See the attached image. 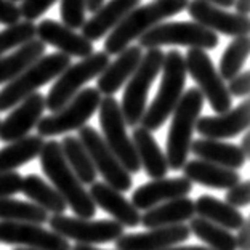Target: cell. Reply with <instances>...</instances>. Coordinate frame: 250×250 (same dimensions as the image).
Segmentation results:
<instances>
[{"label":"cell","instance_id":"cell-1","mask_svg":"<svg viewBox=\"0 0 250 250\" xmlns=\"http://www.w3.org/2000/svg\"><path fill=\"white\" fill-rule=\"evenodd\" d=\"M39 159H41L43 173L47 175L52 186L64 199L67 207H71L72 212L76 213V217L85 220L93 218L96 213L95 204L88 191L85 189L83 185L77 180V177L67 166L66 159L62 156L60 141H45Z\"/></svg>","mask_w":250,"mask_h":250},{"label":"cell","instance_id":"cell-2","mask_svg":"<svg viewBox=\"0 0 250 250\" xmlns=\"http://www.w3.org/2000/svg\"><path fill=\"white\" fill-rule=\"evenodd\" d=\"M189 0H154V2L136 7L111 31L104 41V53L119 55L130 47L145 32L152 29L159 22L186 10Z\"/></svg>","mask_w":250,"mask_h":250},{"label":"cell","instance_id":"cell-3","mask_svg":"<svg viewBox=\"0 0 250 250\" xmlns=\"http://www.w3.org/2000/svg\"><path fill=\"white\" fill-rule=\"evenodd\" d=\"M186 76L185 56L178 50H170L164 56L161 87H159L151 106L141 117V127L152 133L166 124L185 92Z\"/></svg>","mask_w":250,"mask_h":250},{"label":"cell","instance_id":"cell-4","mask_svg":"<svg viewBox=\"0 0 250 250\" xmlns=\"http://www.w3.org/2000/svg\"><path fill=\"white\" fill-rule=\"evenodd\" d=\"M202 107L204 96L197 87L183 92L177 107L172 112L173 117L168 128L167 147L164 152L167 157L168 168L178 172L186 164L192 143V133H194L196 122L201 116Z\"/></svg>","mask_w":250,"mask_h":250},{"label":"cell","instance_id":"cell-5","mask_svg":"<svg viewBox=\"0 0 250 250\" xmlns=\"http://www.w3.org/2000/svg\"><path fill=\"white\" fill-rule=\"evenodd\" d=\"M69 66L71 58L60 52L39 58L0 90V112L11 109L27 96L37 93L39 88L52 82Z\"/></svg>","mask_w":250,"mask_h":250},{"label":"cell","instance_id":"cell-6","mask_svg":"<svg viewBox=\"0 0 250 250\" xmlns=\"http://www.w3.org/2000/svg\"><path fill=\"white\" fill-rule=\"evenodd\" d=\"M164 56L161 48H151L143 55L136 71L127 81V87L122 96L121 111L127 127H136L141 122L146 111V100L152 82L162 71Z\"/></svg>","mask_w":250,"mask_h":250},{"label":"cell","instance_id":"cell-7","mask_svg":"<svg viewBox=\"0 0 250 250\" xmlns=\"http://www.w3.org/2000/svg\"><path fill=\"white\" fill-rule=\"evenodd\" d=\"M107 64H109V55L104 52H93L82 61L66 67L56 77V82L45 96V109L50 112L60 111L81 92L85 83L98 77Z\"/></svg>","mask_w":250,"mask_h":250},{"label":"cell","instance_id":"cell-8","mask_svg":"<svg viewBox=\"0 0 250 250\" xmlns=\"http://www.w3.org/2000/svg\"><path fill=\"white\" fill-rule=\"evenodd\" d=\"M220 43V39L215 32L204 27L197 22L172 21L159 22L152 29L145 32L140 37L141 48H161L164 45H185L189 48L213 50Z\"/></svg>","mask_w":250,"mask_h":250},{"label":"cell","instance_id":"cell-9","mask_svg":"<svg viewBox=\"0 0 250 250\" xmlns=\"http://www.w3.org/2000/svg\"><path fill=\"white\" fill-rule=\"evenodd\" d=\"M101 103V93L93 87L81 90L67 104H64L60 111L52 112L47 117H42L37 122L39 136H58L62 133H69L72 130L82 128L93 114L98 111Z\"/></svg>","mask_w":250,"mask_h":250},{"label":"cell","instance_id":"cell-10","mask_svg":"<svg viewBox=\"0 0 250 250\" xmlns=\"http://www.w3.org/2000/svg\"><path fill=\"white\" fill-rule=\"evenodd\" d=\"M98 109L104 143L114 152L119 162L130 175L138 173L141 168L140 159L136 156L132 138L127 133V124L124 121L121 104L117 103L114 96H104L101 98Z\"/></svg>","mask_w":250,"mask_h":250},{"label":"cell","instance_id":"cell-11","mask_svg":"<svg viewBox=\"0 0 250 250\" xmlns=\"http://www.w3.org/2000/svg\"><path fill=\"white\" fill-rule=\"evenodd\" d=\"M185 66L186 74H189L197 83L199 92L208 101L210 107L217 114L228 112L232 106V96L226 88L225 81L220 77L212 58L201 48H189L185 58Z\"/></svg>","mask_w":250,"mask_h":250},{"label":"cell","instance_id":"cell-12","mask_svg":"<svg viewBox=\"0 0 250 250\" xmlns=\"http://www.w3.org/2000/svg\"><path fill=\"white\" fill-rule=\"evenodd\" d=\"M47 223L50 229L64 239H72L83 246L117 241L124 234V226L114 220H85L66 215H53Z\"/></svg>","mask_w":250,"mask_h":250},{"label":"cell","instance_id":"cell-13","mask_svg":"<svg viewBox=\"0 0 250 250\" xmlns=\"http://www.w3.org/2000/svg\"><path fill=\"white\" fill-rule=\"evenodd\" d=\"M79 141L87 149L90 159H92L96 173H100L104 178V183L114 188L117 191H128L133 185L132 175L122 167L119 159L114 156L107 145L104 143L103 136H101L93 127L83 125L79 128Z\"/></svg>","mask_w":250,"mask_h":250},{"label":"cell","instance_id":"cell-14","mask_svg":"<svg viewBox=\"0 0 250 250\" xmlns=\"http://www.w3.org/2000/svg\"><path fill=\"white\" fill-rule=\"evenodd\" d=\"M0 242L32 250H71V244L52 229L32 223L0 221Z\"/></svg>","mask_w":250,"mask_h":250},{"label":"cell","instance_id":"cell-15","mask_svg":"<svg viewBox=\"0 0 250 250\" xmlns=\"http://www.w3.org/2000/svg\"><path fill=\"white\" fill-rule=\"evenodd\" d=\"M188 13L194 22L207 27L215 34H223L228 37H241L249 36L250 20L247 16L229 13L225 8H220L217 5L202 2V0H192L188 3Z\"/></svg>","mask_w":250,"mask_h":250},{"label":"cell","instance_id":"cell-16","mask_svg":"<svg viewBox=\"0 0 250 250\" xmlns=\"http://www.w3.org/2000/svg\"><path fill=\"white\" fill-rule=\"evenodd\" d=\"M250 125V101L244 100L239 106L228 112L217 116L199 117L194 130L208 140L234 138L242 132H247Z\"/></svg>","mask_w":250,"mask_h":250},{"label":"cell","instance_id":"cell-17","mask_svg":"<svg viewBox=\"0 0 250 250\" xmlns=\"http://www.w3.org/2000/svg\"><path fill=\"white\" fill-rule=\"evenodd\" d=\"M45 111V96L42 93H34L22 100L11 111L5 121L0 122V141L13 143L27 136V133L36 127L42 119Z\"/></svg>","mask_w":250,"mask_h":250},{"label":"cell","instance_id":"cell-18","mask_svg":"<svg viewBox=\"0 0 250 250\" xmlns=\"http://www.w3.org/2000/svg\"><path fill=\"white\" fill-rule=\"evenodd\" d=\"M36 36L45 45L58 48L60 53H64L71 58H87L93 53V43L87 41L82 34H77L71 27L55 20H43L36 26Z\"/></svg>","mask_w":250,"mask_h":250},{"label":"cell","instance_id":"cell-19","mask_svg":"<svg viewBox=\"0 0 250 250\" xmlns=\"http://www.w3.org/2000/svg\"><path fill=\"white\" fill-rule=\"evenodd\" d=\"M191 231L186 225L151 228L145 232L122 234L116 241L117 250H164L189 239Z\"/></svg>","mask_w":250,"mask_h":250},{"label":"cell","instance_id":"cell-20","mask_svg":"<svg viewBox=\"0 0 250 250\" xmlns=\"http://www.w3.org/2000/svg\"><path fill=\"white\" fill-rule=\"evenodd\" d=\"M192 183L185 177L159 178L136 188L132 194V206L136 210H149L152 207L173 199H181L191 194Z\"/></svg>","mask_w":250,"mask_h":250},{"label":"cell","instance_id":"cell-21","mask_svg":"<svg viewBox=\"0 0 250 250\" xmlns=\"http://www.w3.org/2000/svg\"><path fill=\"white\" fill-rule=\"evenodd\" d=\"M90 197L95 204V207H100L114 217V221H117L121 226L127 228H135L141 223V213L136 210L132 202L127 201L121 191L114 189L106 183H95L90 185L88 191Z\"/></svg>","mask_w":250,"mask_h":250},{"label":"cell","instance_id":"cell-22","mask_svg":"<svg viewBox=\"0 0 250 250\" xmlns=\"http://www.w3.org/2000/svg\"><path fill=\"white\" fill-rule=\"evenodd\" d=\"M141 58H143V48L138 45L127 47L117 55V58L109 62L104 71L98 76L96 82V90L101 95L112 96L116 92L122 88V85L132 77V74L136 71Z\"/></svg>","mask_w":250,"mask_h":250},{"label":"cell","instance_id":"cell-23","mask_svg":"<svg viewBox=\"0 0 250 250\" xmlns=\"http://www.w3.org/2000/svg\"><path fill=\"white\" fill-rule=\"evenodd\" d=\"M140 2L141 0H109L103 3V7L96 10L92 18L83 22L82 36L90 42L100 41L114 29L130 11L138 7Z\"/></svg>","mask_w":250,"mask_h":250},{"label":"cell","instance_id":"cell-24","mask_svg":"<svg viewBox=\"0 0 250 250\" xmlns=\"http://www.w3.org/2000/svg\"><path fill=\"white\" fill-rule=\"evenodd\" d=\"M192 154L201 161H206L215 166L231 168V170H239L246 166L247 157L244 156L241 147L232 143H225L221 140H208V138H201L194 140L191 143Z\"/></svg>","mask_w":250,"mask_h":250},{"label":"cell","instance_id":"cell-25","mask_svg":"<svg viewBox=\"0 0 250 250\" xmlns=\"http://www.w3.org/2000/svg\"><path fill=\"white\" fill-rule=\"evenodd\" d=\"M185 178L191 183L213 188V189H229L241 181V175L236 170L225 168L201 159L186 161L183 166Z\"/></svg>","mask_w":250,"mask_h":250},{"label":"cell","instance_id":"cell-26","mask_svg":"<svg viewBox=\"0 0 250 250\" xmlns=\"http://www.w3.org/2000/svg\"><path fill=\"white\" fill-rule=\"evenodd\" d=\"M132 143L135 146L136 156L140 159V166L147 177L152 180L166 178L168 172L167 157L152 133L143 127H135L132 133Z\"/></svg>","mask_w":250,"mask_h":250},{"label":"cell","instance_id":"cell-27","mask_svg":"<svg viewBox=\"0 0 250 250\" xmlns=\"http://www.w3.org/2000/svg\"><path fill=\"white\" fill-rule=\"evenodd\" d=\"M196 215L194 202L188 197L173 199L156 206L141 215V223L146 228H164V226L185 225Z\"/></svg>","mask_w":250,"mask_h":250},{"label":"cell","instance_id":"cell-28","mask_svg":"<svg viewBox=\"0 0 250 250\" xmlns=\"http://www.w3.org/2000/svg\"><path fill=\"white\" fill-rule=\"evenodd\" d=\"M194 212L201 218L210 221V223L218 225L228 231L239 229L244 218H246L241 210L231 207L229 204L220 201V199L210 194H202L196 199Z\"/></svg>","mask_w":250,"mask_h":250},{"label":"cell","instance_id":"cell-29","mask_svg":"<svg viewBox=\"0 0 250 250\" xmlns=\"http://www.w3.org/2000/svg\"><path fill=\"white\" fill-rule=\"evenodd\" d=\"M21 192L24 194L32 204H36L41 208H43L47 213L53 215H64L67 210V204L61 194L55 189L52 185H47L39 175H26L22 178Z\"/></svg>","mask_w":250,"mask_h":250},{"label":"cell","instance_id":"cell-30","mask_svg":"<svg viewBox=\"0 0 250 250\" xmlns=\"http://www.w3.org/2000/svg\"><path fill=\"white\" fill-rule=\"evenodd\" d=\"M43 138L39 135H27L16 140L0 149V173L15 172L16 168L29 164L32 159L39 157L43 146Z\"/></svg>","mask_w":250,"mask_h":250},{"label":"cell","instance_id":"cell-31","mask_svg":"<svg viewBox=\"0 0 250 250\" xmlns=\"http://www.w3.org/2000/svg\"><path fill=\"white\" fill-rule=\"evenodd\" d=\"M45 53V43L34 39L29 43L16 48L11 55L0 56V85L8 83L29 67L32 62L42 58Z\"/></svg>","mask_w":250,"mask_h":250},{"label":"cell","instance_id":"cell-32","mask_svg":"<svg viewBox=\"0 0 250 250\" xmlns=\"http://www.w3.org/2000/svg\"><path fill=\"white\" fill-rule=\"evenodd\" d=\"M61 151L64 156L67 166L77 177L82 185H93L96 180V170L90 159L87 149L79 141V138L72 135H66L61 141Z\"/></svg>","mask_w":250,"mask_h":250},{"label":"cell","instance_id":"cell-33","mask_svg":"<svg viewBox=\"0 0 250 250\" xmlns=\"http://www.w3.org/2000/svg\"><path fill=\"white\" fill-rule=\"evenodd\" d=\"M48 213L32 202L18 201L13 197L0 199V221H16V223H32L42 226L48 221Z\"/></svg>","mask_w":250,"mask_h":250},{"label":"cell","instance_id":"cell-34","mask_svg":"<svg viewBox=\"0 0 250 250\" xmlns=\"http://www.w3.org/2000/svg\"><path fill=\"white\" fill-rule=\"evenodd\" d=\"M191 225L188 226L189 231L197 239H201L204 244H207L212 250H237L236 237L231 234V231L221 228V226L210 223L201 217H192Z\"/></svg>","mask_w":250,"mask_h":250},{"label":"cell","instance_id":"cell-35","mask_svg":"<svg viewBox=\"0 0 250 250\" xmlns=\"http://www.w3.org/2000/svg\"><path fill=\"white\" fill-rule=\"evenodd\" d=\"M250 52V39L249 36L234 37L231 43L226 47V50L221 55L220 60V69L218 74L223 81H231L232 77L237 76L242 71V66L246 64Z\"/></svg>","mask_w":250,"mask_h":250},{"label":"cell","instance_id":"cell-36","mask_svg":"<svg viewBox=\"0 0 250 250\" xmlns=\"http://www.w3.org/2000/svg\"><path fill=\"white\" fill-rule=\"evenodd\" d=\"M36 39V24L31 21H20L7 29L0 31V56L13 48H20Z\"/></svg>","mask_w":250,"mask_h":250},{"label":"cell","instance_id":"cell-37","mask_svg":"<svg viewBox=\"0 0 250 250\" xmlns=\"http://www.w3.org/2000/svg\"><path fill=\"white\" fill-rule=\"evenodd\" d=\"M85 0H61L60 16L62 24L71 27V29H79L85 22Z\"/></svg>","mask_w":250,"mask_h":250},{"label":"cell","instance_id":"cell-38","mask_svg":"<svg viewBox=\"0 0 250 250\" xmlns=\"http://www.w3.org/2000/svg\"><path fill=\"white\" fill-rule=\"evenodd\" d=\"M56 0H22L20 7V15L24 21H36L37 18L47 11L50 7H53Z\"/></svg>","mask_w":250,"mask_h":250},{"label":"cell","instance_id":"cell-39","mask_svg":"<svg viewBox=\"0 0 250 250\" xmlns=\"http://www.w3.org/2000/svg\"><path fill=\"white\" fill-rule=\"evenodd\" d=\"M226 204H229L234 208L247 207L250 202V183L249 181H239L237 185L229 188L226 192Z\"/></svg>","mask_w":250,"mask_h":250},{"label":"cell","instance_id":"cell-40","mask_svg":"<svg viewBox=\"0 0 250 250\" xmlns=\"http://www.w3.org/2000/svg\"><path fill=\"white\" fill-rule=\"evenodd\" d=\"M22 177L16 172L0 173V199L11 197L21 192Z\"/></svg>","mask_w":250,"mask_h":250},{"label":"cell","instance_id":"cell-41","mask_svg":"<svg viewBox=\"0 0 250 250\" xmlns=\"http://www.w3.org/2000/svg\"><path fill=\"white\" fill-rule=\"evenodd\" d=\"M228 92L231 96H237V98H246L249 96L250 92V72L249 71H244L239 72L237 76H234L229 81L228 87Z\"/></svg>","mask_w":250,"mask_h":250},{"label":"cell","instance_id":"cell-42","mask_svg":"<svg viewBox=\"0 0 250 250\" xmlns=\"http://www.w3.org/2000/svg\"><path fill=\"white\" fill-rule=\"evenodd\" d=\"M20 20L21 15L16 3L10 2V0H0V24L13 26L16 22H20Z\"/></svg>","mask_w":250,"mask_h":250},{"label":"cell","instance_id":"cell-43","mask_svg":"<svg viewBox=\"0 0 250 250\" xmlns=\"http://www.w3.org/2000/svg\"><path fill=\"white\" fill-rule=\"evenodd\" d=\"M236 237V247L237 250H250V220L244 218L241 228L237 229Z\"/></svg>","mask_w":250,"mask_h":250},{"label":"cell","instance_id":"cell-44","mask_svg":"<svg viewBox=\"0 0 250 250\" xmlns=\"http://www.w3.org/2000/svg\"><path fill=\"white\" fill-rule=\"evenodd\" d=\"M232 7L236 8L237 15L247 16L250 11V0H234V5H232Z\"/></svg>","mask_w":250,"mask_h":250},{"label":"cell","instance_id":"cell-45","mask_svg":"<svg viewBox=\"0 0 250 250\" xmlns=\"http://www.w3.org/2000/svg\"><path fill=\"white\" fill-rule=\"evenodd\" d=\"M103 3L104 0H85V7H87L88 11H92V13H95L96 10L103 7Z\"/></svg>","mask_w":250,"mask_h":250},{"label":"cell","instance_id":"cell-46","mask_svg":"<svg viewBox=\"0 0 250 250\" xmlns=\"http://www.w3.org/2000/svg\"><path fill=\"white\" fill-rule=\"evenodd\" d=\"M202 2L217 5V7H220V8H229L234 5V0H202Z\"/></svg>","mask_w":250,"mask_h":250},{"label":"cell","instance_id":"cell-47","mask_svg":"<svg viewBox=\"0 0 250 250\" xmlns=\"http://www.w3.org/2000/svg\"><path fill=\"white\" fill-rule=\"evenodd\" d=\"M239 147H241V151L244 152V156H246V157L249 159V156H250V135H249V133L244 135L242 143H241Z\"/></svg>","mask_w":250,"mask_h":250},{"label":"cell","instance_id":"cell-48","mask_svg":"<svg viewBox=\"0 0 250 250\" xmlns=\"http://www.w3.org/2000/svg\"><path fill=\"white\" fill-rule=\"evenodd\" d=\"M164 250H212L208 247H202V246H173Z\"/></svg>","mask_w":250,"mask_h":250},{"label":"cell","instance_id":"cell-49","mask_svg":"<svg viewBox=\"0 0 250 250\" xmlns=\"http://www.w3.org/2000/svg\"><path fill=\"white\" fill-rule=\"evenodd\" d=\"M71 250H101V249H96L93 246H83V244H77L76 247H71Z\"/></svg>","mask_w":250,"mask_h":250},{"label":"cell","instance_id":"cell-50","mask_svg":"<svg viewBox=\"0 0 250 250\" xmlns=\"http://www.w3.org/2000/svg\"><path fill=\"white\" fill-rule=\"evenodd\" d=\"M15 250H32V249H15Z\"/></svg>","mask_w":250,"mask_h":250},{"label":"cell","instance_id":"cell-51","mask_svg":"<svg viewBox=\"0 0 250 250\" xmlns=\"http://www.w3.org/2000/svg\"><path fill=\"white\" fill-rule=\"evenodd\" d=\"M10 2H13V3H15V2H18V0H10Z\"/></svg>","mask_w":250,"mask_h":250},{"label":"cell","instance_id":"cell-52","mask_svg":"<svg viewBox=\"0 0 250 250\" xmlns=\"http://www.w3.org/2000/svg\"><path fill=\"white\" fill-rule=\"evenodd\" d=\"M0 122H2V121H0Z\"/></svg>","mask_w":250,"mask_h":250}]
</instances>
